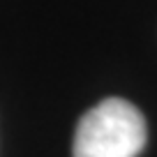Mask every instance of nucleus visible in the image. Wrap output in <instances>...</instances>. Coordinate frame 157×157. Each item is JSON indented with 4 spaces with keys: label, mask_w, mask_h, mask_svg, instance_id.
Masks as SVG:
<instances>
[{
    "label": "nucleus",
    "mask_w": 157,
    "mask_h": 157,
    "mask_svg": "<svg viewBox=\"0 0 157 157\" xmlns=\"http://www.w3.org/2000/svg\"><path fill=\"white\" fill-rule=\"evenodd\" d=\"M146 136L141 111L120 97H109L78 120L74 157H136Z\"/></svg>",
    "instance_id": "obj_1"
}]
</instances>
